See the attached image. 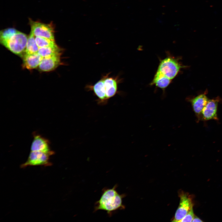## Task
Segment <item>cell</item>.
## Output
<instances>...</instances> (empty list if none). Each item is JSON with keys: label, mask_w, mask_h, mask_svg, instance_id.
I'll return each instance as SVG.
<instances>
[{"label": "cell", "mask_w": 222, "mask_h": 222, "mask_svg": "<svg viewBox=\"0 0 222 222\" xmlns=\"http://www.w3.org/2000/svg\"><path fill=\"white\" fill-rule=\"evenodd\" d=\"M193 207L191 208L187 213L180 222H192L195 216L194 213Z\"/></svg>", "instance_id": "e0dca14e"}, {"label": "cell", "mask_w": 222, "mask_h": 222, "mask_svg": "<svg viewBox=\"0 0 222 222\" xmlns=\"http://www.w3.org/2000/svg\"><path fill=\"white\" fill-rule=\"evenodd\" d=\"M63 50V49L56 45L39 48L38 53L43 58H45L56 54H62Z\"/></svg>", "instance_id": "4fadbf2b"}, {"label": "cell", "mask_w": 222, "mask_h": 222, "mask_svg": "<svg viewBox=\"0 0 222 222\" xmlns=\"http://www.w3.org/2000/svg\"><path fill=\"white\" fill-rule=\"evenodd\" d=\"M26 34L18 31L8 40L1 43L13 53L23 56L28 39Z\"/></svg>", "instance_id": "277c9868"}, {"label": "cell", "mask_w": 222, "mask_h": 222, "mask_svg": "<svg viewBox=\"0 0 222 222\" xmlns=\"http://www.w3.org/2000/svg\"><path fill=\"white\" fill-rule=\"evenodd\" d=\"M23 67L28 70L34 69L39 67L43 57L38 53L23 55Z\"/></svg>", "instance_id": "7c38bea8"}, {"label": "cell", "mask_w": 222, "mask_h": 222, "mask_svg": "<svg viewBox=\"0 0 222 222\" xmlns=\"http://www.w3.org/2000/svg\"><path fill=\"white\" fill-rule=\"evenodd\" d=\"M61 54L43 58L38 67L42 72H48L54 70L62 64Z\"/></svg>", "instance_id": "8fae6325"}, {"label": "cell", "mask_w": 222, "mask_h": 222, "mask_svg": "<svg viewBox=\"0 0 222 222\" xmlns=\"http://www.w3.org/2000/svg\"><path fill=\"white\" fill-rule=\"evenodd\" d=\"M117 187V185H115L111 188H103L101 197L95 204L94 212L104 210L111 216L117 211L124 208L122 201L123 195L118 192Z\"/></svg>", "instance_id": "7a4b0ae2"}, {"label": "cell", "mask_w": 222, "mask_h": 222, "mask_svg": "<svg viewBox=\"0 0 222 222\" xmlns=\"http://www.w3.org/2000/svg\"><path fill=\"white\" fill-rule=\"evenodd\" d=\"M35 40L39 48L57 45L55 40L45 38L35 37Z\"/></svg>", "instance_id": "9a60e30c"}, {"label": "cell", "mask_w": 222, "mask_h": 222, "mask_svg": "<svg viewBox=\"0 0 222 222\" xmlns=\"http://www.w3.org/2000/svg\"><path fill=\"white\" fill-rule=\"evenodd\" d=\"M186 67L181 63L179 59L168 56L160 61L156 73L172 81L181 69Z\"/></svg>", "instance_id": "3957f363"}, {"label": "cell", "mask_w": 222, "mask_h": 222, "mask_svg": "<svg viewBox=\"0 0 222 222\" xmlns=\"http://www.w3.org/2000/svg\"><path fill=\"white\" fill-rule=\"evenodd\" d=\"M18 31L14 28H8L2 30L0 32V42L8 40Z\"/></svg>", "instance_id": "2e32d148"}, {"label": "cell", "mask_w": 222, "mask_h": 222, "mask_svg": "<svg viewBox=\"0 0 222 222\" xmlns=\"http://www.w3.org/2000/svg\"><path fill=\"white\" fill-rule=\"evenodd\" d=\"M180 203L173 222H180L193 207L192 199L187 193L182 192L179 195Z\"/></svg>", "instance_id": "52a82bcc"}, {"label": "cell", "mask_w": 222, "mask_h": 222, "mask_svg": "<svg viewBox=\"0 0 222 222\" xmlns=\"http://www.w3.org/2000/svg\"><path fill=\"white\" fill-rule=\"evenodd\" d=\"M51 155L39 151H31L26 161L21 166V168L28 166H50L51 163L49 161L50 156Z\"/></svg>", "instance_id": "8992f818"}, {"label": "cell", "mask_w": 222, "mask_h": 222, "mask_svg": "<svg viewBox=\"0 0 222 222\" xmlns=\"http://www.w3.org/2000/svg\"><path fill=\"white\" fill-rule=\"evenodd\" d=\"M31 31L35 37L55 39V27L52 22L48 24L29 19Z\"/></svg>", "instance_id": "5b68a950"}, {"label": "cell", "mask_w": 222, "mask_h": 222, "mask_svg": "<svg viewBox=\"0 0 222 222\" xmlns=\"http://www.w3.org/2000/svg\"><path fill=\"white\" fill-rule=\"evenodd\" d=\"M33 138L31 146V151H39L53 155L54 152L50 146V142L47 139L39 134L34 133Z\"/></svg>", "instance_id": "9c48e42d"}, {"label": "cell", "mask_w": 222, "mask_h": 222, "mask_svg": "<svg viewBox=\"0 0 222 222\" xmlns=\"http://www.w3.org/2000/svg\"><path fill=\"white\" fill-rule=\"evenodd\" d=\"M192 222H203L201 219L198 217L195 216L192 221Z\"/></svg>", "instance_id": "ac0fdd59"}, {"label": "cell", "mask_w": 222, "mask_h": 222, "mask_svg": "<svg viewBox=\"0 0 222 222\" xmlns=\"http://www.w3.org/2000/svg\"><path fill=\"white\" fill-rule=\"evenodd\" d=\"M108 73L102 76L93 85L88 84L85 88L92 91L97 97V103L100 105H106L108 100L118 93V84L121 80L118 76H110Z\"/></svg>", "instance_id": "6da1fadb"}, {"label": "cell", "mask_w": 222, "mask_h": 222, "mask_svg": "<svg viewBox=\"0 0 222 222\" xmlns=\"http://www.w3.org/2000/svg\"><path fill=\"white\" fill-rule=\"evenodd\" d=\"M187 99L191 104L197 121H200L202 111L209 100L205 92L192 98H188Z\"/></svg>", "instance_id": "30bf717a"}, {"label": "cell", "mask_w": 222, "mask_h": 222, "mask_svg": "<svg viewBox=\"0 0 222 222\" xmlns=\"http://www.w3.org/2000/svg\"><path fill=\"white\" fill-rule=\"evenodd\" d=\"M39 47L35 40V36L32 32L28 37L25 50L24 54H31L37 53Z\"/></svg>", "instance_id": "5bb4252c"}, {"label": "cell", "mask_w": 222, "mask_h": 222, "mask_svg": "<svg viewBox=\"0 0 222 222\" xmlns=\"http://www.w3.org/2000/svg\"><path fill=\"white\" fill-rule=\"evenodd\" d=\"M220 101V98L218 97L214 99H209L202 111L200 121L218 120L217 107Z\"/></svg>", "instance_id": "ba28073f"}]
</instances>
